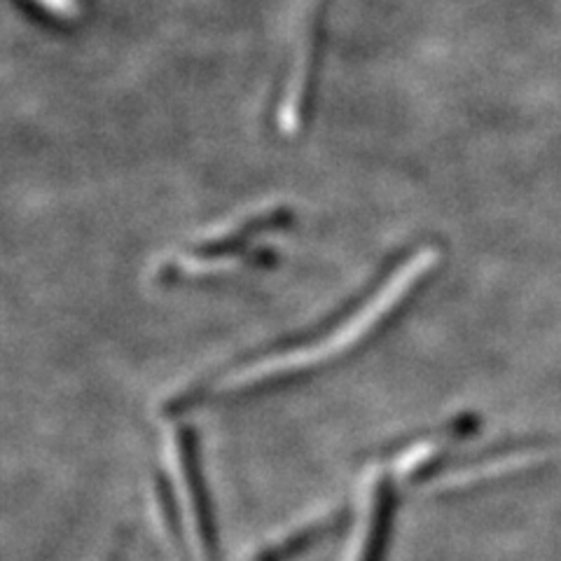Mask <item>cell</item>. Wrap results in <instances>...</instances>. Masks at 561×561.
Here are the masks:
<instances>
[{
	"label": "cell",
	"mask_w": 561,
	"mask_h": 561,
	"mask_svg": "<svg viewBox=\"0 0 561 561\" xmlns=\"http://www.w3.org/2000/svg\"><path fill=\"white\" fill-rule=\"evenodd\" d=\"M28 3L55 20H70L78 12V0H28Z\"/></svg>",
	"instance_id": "cell-6"
},
{
	"label": "cell",
	"mask_w": 561,
	"mask_h": 561,
	"mask_svg": "<svg viewBox=\"0 0 561 561\" xmlns=\"http://www.w3.org/2000/svg\"><path fill=\"white\" fill-rule=\"evenodd\" d=\"M346 519H348L346 513H330L321 519H316V522L302 526V529L288 534L284 540L274 542V546L265 548L253 561H290L297 554H302L309 548H313L316 542H321L328 536L337 534L342 526L346 524Z\"/></svg>",
	"instance_id": "cell-5"
},
{
	"label": "cell",
	"mask_w": 561,
	"mask_h": 561,
	"mask_svg": "<svg viewBox=\"0 0 561 561\" xmlns=\"http://www.w3.org/2000/svg\"><path fill=\"white\" fill-rule=\"evenodd\" d=\"M437 262L440 249L431 241L398 253L328 321L260 348L257 354L239 358L208 379L187 386L167 402V410L181 414L206 402L253 396L309 377L313 370L346 358L373 342L408 307L410 297L426 284Z\"/></svg>",
	"instance_id": "cell-1"
},
{
	"label": "cell",
	"mask_w": 561,
	"mask_h": 561,
	"mask_svg": "<svg viewBox=\"0 0 561 561\" xmlns=\"http://www.w3.org/2000/svg\"><path fill=\"white\" fill-rule=\"evenodd\" d=\"M328 8L330 0H311L309 5V20L305 24L302 41L297 45L295 64L278 101V129L284 134L302 131L311 117L316 87H319L321 78Z\"/></svg>",
	"instance_id": "cell-3"
},
{
	"label": "cell",
	"mask_w": 561,
	"mask_h": 561,
	"mask_svg": "<svg viewBox=\"0 0 561 561\" xmlns=\"http://www.w3.org/2000/svg\"><path fill=\"white\" fill-rule=\"evenodd\" d=\"M290 222L288 208H272L265 214H255L245 218L230 232H220L210 239L199 241L195 249L185 251L175 260L164 265V276L171 280L185 278H204L210 274L230 272L241 265V260H257L260 255L253 251V241L265 237L274 230H280Z\"/></svg>",
	"instance_id": "cell-2"
},
{
	"label": "cell",
	"mask_w": 561,
	"mask_h": 561,
	"mask_svg": "<svg viewBox=\"0 0 561 561\" xmlns=\"http://www.w3.org/2000/svg\"><path fill=\"white\" fill-rule=\"evenodd\" d=\"M171 449L175 456V468L181 472L185 494L190 501V515L195 522V531L206 561H220V542L214 517V503H210L206 476L202 468V451L197 433L192 426H175L171 433Z\"/></svg>",
	"instance_id": "cell-4"
}]
</instances>
